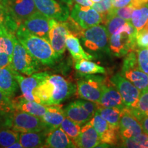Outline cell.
<instances>
[{"mask_svg":"<svg viewBox=\"0 0 148 148\" xmlns=\"http://www.w3.org/2000/svg\"><path fill=\"white\" fill-rule=\"evenodd\" d=\"M91 7L101 14L103 19L112 8V0H101L99 2L92 3Z\"/></svg>","mask_w":148,"mask_h":148,"instance_id":"obj_37","label":"cell"},{"mask_svg":"<svg viewBox=\"0 0 148 148\" xmlns=\"http://www.w3.org/2000/svg\"><path fill=\"white\" fill-rule=\"evenodd\" d=\"M69 34L70 32L65 22L51 18L49 41L59 58L65 51L66 36Z\"/></svg>","mask_w":148,"mask_h":148,"instance_id":"obj_13","label":"cell"},{"mask_svg":"<svg viewBox=\"0 0 148 148\" xmlns=\"http://www.w3.org/2000/svg\"><path fill=\"white\" fill-rule=\"evenodd\" d=\"M140 69L148 75V48H141L136 51Z\"/></svg>","mask_w":148,"mask_h":148,"instance_id":"obj_38","label":"cell"},{"mask_svg":"<svg viewBox=\"0 0 148 148\" xmlns=\"http://www.w3.org/2000/svg\"><path fill=\"white\" fill-rule=\"evenodd\" d=\"M97 103L99 106L103 107H111L120 109L126 108L119 92L111 81L110 83L106 80L101 97Z\"/></svg>","mask_w":148,"mask_h":148,"instance_id":"obj_18","label":"cell"},{"mask_svg":"<svg viewBox=\"0 0 148 148\" xmlns=\"http://www.w3.org/2000/svg\"><path fill=\"white\" fill-rule=\"evenodd\" d=\"M64 3H65L68 5L69 8H72L73 5V0H62Z\"/></svg>","mask_w":148,"mask_h":148,"instance_id":"obj_49","label":"cell"},{"mask_svg":"<svg viewBox=\"0 0 148 148\" xmlns=\"http://www.w3.org/2000/svg\"><path fill=\"white\" fill-rule=\"evenodd\" d=\"M0 67L14 71L12 65V56L0 52Z\"/></svg>","mask_w":148,"mask_h":148,"instance_id":"obj_42","label":"cell"},{"mask_svg":"<svg viewBox=\"0 0 148 148\" xmlns=\"http://www.w3.org/2000/svg\"><path fill=\"white\" fill-rule=\"evenodd\" d=\"M76 90V86L73 82L61 75L49 73L34 90V101L45 106L60 104Z\"/></svg>","mask_w":148,"mask_h":148,"instance_id":"obj_1","label":"cell"},{"mask_svg":"<svg viewBox=\"0 0 148 148\" xmlns=\"http://www.w3.org/2000/svg\"><path fill=\"white\" fill-rule=\"evenodd\" d=\"M0 110L11 112L14 110L12 99L0 90Z\"/></svg>","mask_w":148,"mask_h":148,"instance_id":"obj_39","label":"cell"},{"mask_svg":"<svg viewBox=\"0 0 148 148\" xmlns=\"http://www.w3.org/2000/svg\"><path fill=\"white\" fill-rule=\"evenodd\" d=\"M127 21L126 20L123 19L119 16L112 15V14H107L102 19L101 23L105 25L104 26L106 27L107 32L110 36Z\"/></svg>","mask_w":148,"mask_h":148,"instance_id":"obj_35","label":"cell"},{"mask_svg":"<svg viewBox=\"0 0 148 148\" xmlns=\"http://www.w3.org/2000/svg\"><path fill=\"white\" fill-rule=\"evenodd\" d=\"M136 30L130 21H127L109 36L110 52L116 57L124 56L130 51L138 49L136 44Z\"/></svg>","mask_w":148,"mask_h":148,"instance_id":"obj_3","label":"cell"},{"mask_svg":"<svg viewBox=\"0 0 148 148\" xmlns=\"http://www.w3.org/2000/svg\"><path fill=\"white\" fill-rule=\"evenodd\" d=\"M16 35L6 29H0V52L12 56Z\"/></svg>","mask_w":148,"mask_h":148,"instance_id":"obj_31","label":"cell"},{"mask_svg":"<svg viewBox=\"0 0 148 148\" xmlns=\"http://www.w3.org/2000/svg\"><path fill=\"white\" fill-rule=\"evenodd\" d=\"M90 1H91L92 3H97V2H99V1H100L101 0H90Z\"/></svg>","mask_w":148,"mask_h":148,"instance_id":"obj_51","label":"cell"},{"mask_svg":"<svg viewBox=\"0 0 148 148\" xmlns=\"http://www.w3.org/2000/svg\"><path fill=\"white\" fill-rule=\"evenodd\" d=\"M66 47L71 53L72 58L75 61L86 59V60H92L94 57L89 53H86L84 50L78 38L71 34V33L67 35L66 39Z\"/></svg>","mask_w":148,"mask_h":148,"instance_id":"obj_26","label":"cell"},{"mask_svg":"<svg viewBox=\"0 0 148 148\" xmlns=\"http://www.w3.org/2000/svg\"><path fill=\"white\" fill-rule=\"evenodd\" d=\"M134 10V8L129 3L128 5L121 7V8H113L112 7L107 14H112V15L119 16L127 21H130L131 16H132Z\"/></svg>","mask_w":148,"mask_h":148,"instance_id":"obj_36","label":"cell"},{"mask_svg":"<svg viewBox=\"0 0 148 148\" xmlns=\"http://www.w3.org/2000/svg\"><path fill=\"white\" fill-rule=\"evenodd\" d=\"M70 16L84 29L99 25L102 21L101 14L91 6H84L77 3L72 7Z\"/></svg>","mask_w":148,"mask_h":148,"instance_id":"obj_12","label":"cell"},{"mask_svg":"<svg viewBox=\"0 0 148 148\" xmlns=\"http://www.w3.org/2000/svg\"><path fill=\"white\" fill-rule=\"evenodd\" d=\"M19 134V132L8 127L0 129V147H8L12 143L18 141Z\"/></svg>","mask_w":148,"mask_h":148,"instance_id":"obj_34","label":"cell"},{"mask_svg":"<svg viewBox=\"0 0 148 148\" xmlns=\"http://www.w3.org/2000/svg\"><path fill=\"white\" fill-rule=\"evenodd\" d=\"M131 0H114L112 1V7L113 8H121L125 6L130 3Z\"/></svg>","mask_w":148,"mask_h":148,"instance_id":"obj_45","label":"cell"},{"mask_svg":"<svg viewBox=\"0 0 148 148\" xmlns=\"http://www.w3.org/2000/svg\"><path fill=\"white\" fill-rule=\"evenodd\" d=\"M130 4L134 9L138 8L148 4V0H131Z\"/></svg>","mask_w":148,"mask_h":148,"instance_id":"obj_44","label":"cell"},{"mask_svg":"<svg viewBox=\"0 0 148 148\" xmlns=\"http://www.w3.org/2000/svg\"><path fill=\"white\" fill-rule=\"evenodd\" d=\"M130 22L137 32L144 28L148 22V4L135 8L133 10Z\"/></svg>","mask_w":148,"mask_h":148,"instance_id":"obj_28","label":"cell"},{"mask_svg":"<svg viewBox=\"0 0 148 148\" xmlns=\"http://www.w3.org/2000/svg\"><path fill=\"white\" fill-rule=\"evenodd\" d=\"M112 1H114V0H112Z\"/></svg>","mask_w":148,"mask_h":148,"instance_id":"obj_54","label":"cell"},{"mask_svg":"<svg viewBox=\"0 0 148 148\" xmlns=\"http://www.w3.org/2000/svg\"><path fill=\"white\" fill-rule=\"evenodd\" d=\"M123 110L124 109L111 108V107H103L99 105L96 112H97L101 117L103 118L111 125L119 127L120 118L122 115Z\"/></svg>","mask_w":148,"mask_h":148,"instance_id":"obj_27","label":"cell"},{"mask_svg":"<svg viewBox=\"0 0 148 148\" xmlns=\"http://www.w3.org/2000/svg\"><path fill=\"white\" fill-rule=\"evenodd\" d=\"M75 69L79 73L83 74H97L105 73L106 69L103 66L91 62L89 60L82 59L75 61Z\"/></svg>","mask_w":148,"mask_h":148,"instance_id":"obj_29","label":"cell"},{"mask_svg":"<svg viewBox=\"0 0 148 148\" xmlns=\"http://www.w3.org/2000/svg\"><path fill=\"white\" fill-rule=\"evenodd\" d=\"M48 133L47 130L37 132L20 133L18 140L25 148L43 147Z\"/></svg>","mask_w":148,"mask_h":148,"instance_id":"obj_25","label":"cell"},{"mask_svg":"<svg viewBox=\"0 0 148 148\" xmlns=\"http://www.w3.org/2000/svg\"><path fill=\"white\" fill-rule=\"evenodd\" d=\"M121 74L140 90L148 87V75L140 69L135 51H130L126 54L123 62Z\"/></svg>","mask_w":148,"mask_h":148,"instance_id":"obj_8","label":"cell"},{"mask_svg":"<svg viewBox=\"0 0 148 148\" xmlns=\"http://www.w3.org/2000/svg\"><path fill=\"white\" fill-rule=\"evenodd\" d=\"M100 137L101 143L115 145L121 140L119 127L111 125L96 112L89 121Z\"/></svg>","mask_w":148,"mask_h":148,"instance_id":"obj_11","label":"cell"},{"mask_svg":"<svg viewBox=\"0 0 148 148\" xmlns=\"http://www.w3.org/2000/svg\"><path fill=\"white\" fill-rule=\"evenodd\" d=\"M39 63L16 37L12 56V65L14 71L19 73L30 75L38 71Z\"/></svg>","mask_w":148,"mask_h":148,"instance_id":"obj_6","label":"cell"},{"mask_svg":"<svg viewBox=\"0 0 148 148\" xmlns=\"http://www.w3.org/2000/svg\"><path fill=\"white\" fill-rule=\"evenodd\" d=\"M19 25L11 17L2 3H0V29H6L15 34Z\"/></svg>","mask_w":148,"mask_h":148,"instance_id":"obj_32","label":"cell"},{"mask_svg":"<svg viewBox=\"0 0 148 148\" xmlns=\"http://www.w3.org/2000/svg\"><path fill=\"white\" fill-rule=\"evenodd\" d=\"M16 72L0 67V90L10 98L18 90V84L14 75Z\"/></svg>","mask_w":148,"mask_h":148,"instance_id":"obj_24","label":"cell"},{"mask_svg":"<svg viewBox=\"0 0 148 148\" xmlns=\"http://www.w3.org/2000/svg\"><path fill=\"white\" fill-rule=\"evenodd\" d=\"M64 111L66 117L81 126L88 123L92 118L91 114L82 106L78 100L69 103Z\"/></svg>","mask_w":148,"mask_h":148,"instance_id":"obj_22","label":"cell"},{"mask_svg":"<svg viewBox=\"0 0 148 148\" xmlns=\"http://www.w3.org/2000/svg\"><path fill=\"white\" fill-rule=\"evenodd\" d=\"M50 20L51 18L40 13L39 11H36L21 24L32 34L49 40Z\"/></svg>","mask_w":148,"mask_h":148,"instance_id":"obj_16","label":"cell"},{"mask_svg":"<svg viewBox=\"0 0 148 148\" xmlns=\"http://www.w3.org/2000/svg\"><path fill=\"white\" fill-rule=\"evenodd\" d=\"M22 147H23V146H22L21 143L19 142V140L15 142V143H12V145L8 147V148H22Z\"/></svg>","mask_w":148,"mask_h":148,"instance_id":"obj_48","label":"cell"},{"mask_svg":"<svg viewBox=\"0 0 148 148\" xmlns=\"http://www.w3.org/2000/svg\"><path fill=\"white\" fill-rule=\"evenodd\" d=\"M14 110L23 111L41 118L45 113L47 106L25 99L23 95L18 96L12 99Z\"/></svg>","mask_w":148,"mask_h":148,"instance_id":"obj_21","label":"cell"},{"mask_svg":"<svg viewBox=\"0 0 148 148\" xmlns=\"http://www.w3.org/2000/svg\"><path fill=\"white\" fill-rule=\"evenodd\" d=\"M119 127L121 140L136 137L143 132L139 120L127 108L123 110L120 118Z\"/></svg>","mask_w":148,"mask_h":148,"instance_id":"obj_15","label":"cell"},{"mask_svg":"<svg viewBox=\"0 0 148 148\" xmlns=\"http://www.w3.org/2000/svg\"><path fill=\"white\" fill-rule=\"evenodd\" d=\"M3 1V0H0V3H1V2H2Z\"/></svg>","mask_w":148,"mask_h":148,"instance_id":"obj_53","label":"cell"},{"mask_svg":"<svg viewBox=\"0 0 148 148\" xmlns=\"http://www.w3.org/2000/svg\"><path fill=\"white\" fill-rule=\"evenodd\" d=\"M65 117V113L62 106L56 104L47 106L45 113L43 114L41 119L50 132L60 127L61 123Z\"/></svg>","mask_w":148,"mask_h":148,"instance_id":"obj_23","label":"cell"},{"mask_svg":"<svg viewBox=\"0 0 148 148\" xmlns=\"http://www.w3.org/2000/svg\"><path fill=\"white\" fill-rule=\"evenodd\" d=\"M143 148H147L148 147V140H146V141L145 142V143L143 144Z\"/></svg>","mask_w":148,"mask_h":148,"instance_id":"obj_50","label":"cell"},{"mask_svg":"<svg viewBox=\"0 0 148 148\" xmlns=\"http://www.w3.org/2000/svg\"><path fill=\"white\" fill-rule=\"evenodd\" d=\"M43 147L74 148L76 147V146L73 140L59 127L49 132Z\"/></svg>","mask_w":148,"mask_h":148,"instance_id":"obj_20","label":"cell"},{"mask_svg":"<svg viewBox=\"0 0 148 148\" xmlns=\"http://www.w3.org/2000/svg\"><path fill=\"white\" fill-rule=\"evenodd\" d=\"M136 44L138 49L148 48V29L143 28L136 33Z\"/></svg>","mask_w":148,"mask_h":148,"instance_id":"obj_40","label":"cell"},{"mask_svg":"<svg viewBox=\"0 0 148 148\" xmlns=\"http://www.w3.org/2000/svg\"><path fill=\"white\" fill-rule=\"evenodd\" d=\"M144 28H145V29H148V22H147V25H145V27H144Z\"/></svg>","mask_w":148,"mask_h":148,"instance_id":"obj_52","label":"cell"},{"mask_svg":"<svg viewBox=\"0 0 148 148\" xmlns=\"http://www.w3.org/2000/svg\"><path fill=\"white\" fill-rule=\"evenodd\" d=\"M130 110L139 121L148 116V87L141 90L136 107Z\"/></svg>","mask_w":148,"mask_h":148,"instance_id":"obj_30","label":"cell"},{"mask_svg":"<svg viewBox=\"0 0 148 148\" xmlns=\"http://www.w3.org/2000/svg\"><path fill=\"white\" fill-rule=\"evenodd\" d=\"M48 74V72H36L28 77H24L16 72L14 75L21 88L22 95L28 100L34 101V90Z\"/></svg>","mask_w":148,"mask_h":148,"instance_id":"obj_17","label":"cell"},{"mask_svg":"<svg viewBox=\"0 0 148 148\" xmlns=\"http://www.w3.org/2000/svg\"><path fill=\"white\" fill-rule=\"evenodd\" d=\"M11 112L0 110V129L3 128V127H8L9 128V122H10Z\"/></svg>","mask_w":148,"mask_h":148,"instance_id":"obj_43","label":"cell"},{"mask_svg":"<svg viewBox=\"0 0 148 148\" xmlns=\"http://www.w3.org/2000/svg\"><path fill=\"white\" fill-rule=\"evenodd\" d=\"M1 3L11 17L19 25L38 11L34 0H3Z\"/></svg>","mask_w":148,"mask_h":148,"instance_id":"obj_10","label":"cell"},{"mask_svg":"<svg viewBox=\"0 0 148 148\" xmlns=\"http://www.w3.org/2000/svg\"><path fill=\"white\" fill-rule=\"evenodd\" d=\"M9 128L19 133L37 132L45 130H49L40 117L16 110L10 114Z\"/></svg>","mask_w":148,"mask_h":148,"instance_id":"obj_4","label":"cell"},{"mask_svg":"<svg viewBox=\"0 0 148 148\" xmlns=\"http://www.w3.org/2000/svg\"><path fill=\"white\" fill-rule=\"evenodd\" d=\"M110 81L119 92L125 107L129 110L134 108L137 104L140 90L120 73L113 75Z\"/></svg>","mask_w":148,"mask_h":148,"instance_id":"obj_9","label":"cell"},{"mask_svg":"<svg viewBox=\"0 0 148 148\" xmlns=\"http://www.w3.org/2000/svg\"><path fill=\"white\" fill-rule=\"evenodd\" d=\"M101 143L99 134L90 121L83 125L80 133L75 141L76 147L92 148L97 147Z\"/></svg>","mask_w":148,"mask_h":148,"instance_id":"obj_19","label":"cell"},{"mask_svg":"<svg viewBox=\"0 0 148 148\" xmlns=\"http://www.w3.org/2000/svg\"><path fill=\"white\" fill-rule=\"evenodd\" d=\"M80 74L82 78L77 82V95L83 99L98 102L106 79L94 74Z\"/></svg>","mask_w":148,"mask_h":148,"instance_id":"obj_5","label":"cell"},{"mask_svg":"<svg viewBox=\"0 0 148 148\" xmlns=\"http://www.w3.org/2000/svg\"><path fill=\"white\" fill-rule=\"evenodd\" d=\"M38 11L48 18L58 21H65L70 16L67 5L58 3L56 0H34Z\"/></svg>","mask_w":148,"mask_h":148,"instance_id":"obj_14","label":"cell"},{"mask_svg":"<svg viewBox=\"0 0 148 148\" xmlns=\"http://www.w3.org/2000/svg\"><path fill=\"white\" fill-rule=\"evenodd\" d=\"M79 102L82 104V106L88 111L91 115L93 116L97 112L98 106V103L94 101L86 100V99H79Z\"/></svg>","mask_w":148,"mask_h":148,"instance_id":"obj_41","label":"cell"},{"mask_svg":"<svg viewBox=\"0 0 148 148\" xmlns=\"http://www.w3.org/2000/svg\"><path fill=\"white\" fill-rule=\"evenodd\" d=\"M84 47L94 52H110L109 35L104 25H96L84 29L81 37Z\"/></svg>","mask_w":148,"mask_h":148,"instance_id":"obj_7","label":"cell"},{"mask_svg":"<svg viewBox=\"0 0 148 148\" xmlns=\"http://www.w3.org/2000/svg\"><path fill=\"white\" fill-rule=\"evenodd\" d=\"M15 35L18 41L40 64L46 66L53 65L59 58L49 40L32 34L22 24L16 29Z\"/></svg>","mask_w":148,"mask_h":148,"instance_id":"obj_2","label":"cell"},{"mask_svg":"<svg viewBox=\"0 0 148 148\" xmlns=\"http://www.w3.org/2000/svg\"><path fill=\"white\" fill-rule=\"evenodd\" d=\"M75 3L77 4L84 5V6H92V2L90 0H73Z\"/></svg>","mask_w":148,"mask_h":148,"instance_id":"obj_47","label":"cell"},{"mask_svg":"<svg viewBox=\"0 0 148 148\" xmlns=\"http://www.w3.org/2000/svg\"><path fill=\"white\" fill-rule=\"evenodd\" d=\"M60 127L73 140V142L75 145V141H76L79 133H80L81 125L77 124V123H75L66 116L61 123Z\"/></svg>","mask_w":148,"mask_h":148,"instance_id":"obj_33","label":"cell"},{"mask_svg":"<svg viewBox=\"0 0 148 148\" xmlns=\"http://www.w3.org/2000/svg\"><path fill=\"white\" fill-rule=\"evenodd\" d=\"M140 122L143 127V131L145 134H148V116L144 117L143 119L140 120Z\"/></svg>","mask_w":148,"mask_h":148,"instance_id":"obj_46","label":"cell"}]
</instances>
